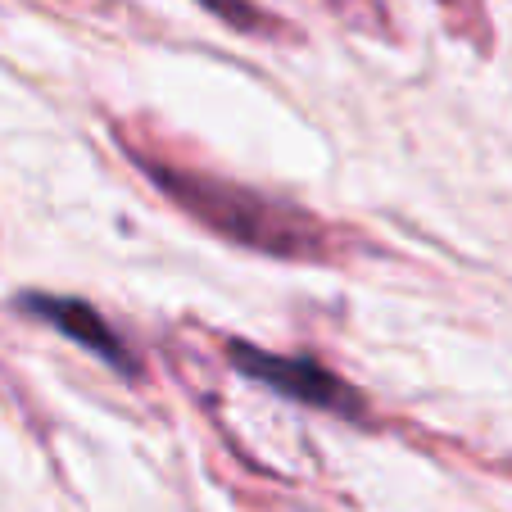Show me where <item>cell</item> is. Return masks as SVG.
<instances>
[{
    "label": "cell",
    "mask_w": 512,
    "mask_h": 512,
    "mask_svg": "<svg viewBox=\"0 0 512 512\" xmlns=\"http://www.w3.org/2000/svg\"><path fill=\"white\" fill-rule=\"evenodd\" d=\"M195 5L209 10L218 23H227L232 32H241V37H277V32H286L268 10H259L254 0H195Z\"/></svg>",
    "instance_id": "4"
},
{
    "label": "cell",
    "mask_w": 512,
    "mask_h": 512,
    "mask_svg": "<svg viewBox=\"0 0 512 512\" xmlns=\"http://www.w3.org/2000/svg\"><path fill=\"white\" fill-rule=\"evenodd\" d=\"M227 363H232V372L259 381L263 390L290 399V404L340 417V422H354V426L372 422V399L354 381L322 368L318 358L309 354H277V349L250 345V340H227Z\"/></svg>",
    "instance_id": "2"
},
{
    "label": "cell",
    "mask_w": 512,
    "mask_h": 512,
    "mask_svg": "<svg viewBox=\"0 0 512 512\" xmlns=\"http://www.w3.org/2000/svg\"><path fill=\"white\" fill-rule=\"evenodd\" d=\"M127 159L145 173V182L155 186L168 204L200 223L204 232L223 236L227 245L268 254V259H290V263H336L340 259V232L327 227L313 209L290 204L281 195H268L259 186H241L232 177L200 173L191 164L164 159L155 150H145L141 141L118 127Z\"/></svg>",
    "instance_id": "1"
},
{
    "label": "cell",
    "mask_w": 512,
    "mask_h": 512,
    "mask_svg": "<svg viewBox=\"0 0 512 512\" xmlns=\"http://www.w3.org/2000/svg\"><path fill=\"white\" fill-rule=\"evenodd\" d=\"M19 309L28 318H41L50 331H59L64 340L82 345L87 354H96L109 372H118L123 381L141 377V358L136 349L127 345L123 336L114 331V322L105 313H96L87 300H73V295H50V290H23L19 295Z\"/></svg>",
    "instance_id": "3"
}]
</instances>
